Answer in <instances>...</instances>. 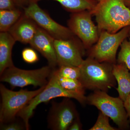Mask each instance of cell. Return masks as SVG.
<instances>
[{
	"instance_id": "obj_1",
	"label": "cell",
	"mask_w": 130,
	"mask_h": 130,
	"mask_svg": "<svg viewBox=\"0 0 130 130\" xmlns=\"http://www.w3.org/2000/svg\"><path fill=\"white\" fill-rule=\"evenodd\" d=\"M90 12L95 17L100 32L116 33L130 26V9L122 0H101Z\"/></svg>"
},
{
	"instance_id": "obj_2",
	"label": "cell",
	"mask_w": 130,
	"mask_h": 130,
	"mask_svg": "<svg viewBox=\"0 0 130 130\" xmlns=\"http://www.w3.org/2000/svg\"><path fill=\"white\" fill-rule=\"evenodd\" d=\"M113 65L106 62L101 63L88 57L79 67V80L85 89L107 92L116 85L112 73Z\"/></svg>"
},
{
	"instance_id": "obj_3",
	"label": "cell",
	"mask_w": 130,
	"mask_h": 130,
	"mask_svg": "<svg viewBox=\"0 0 130 130\" xmlns=\"http://www.w3.org/2000/svg\"><path fill=\"white\" fill-rule=\"evenodd\" d=\"M58 97L74 99L83 105L87 103V97L85 95L67 90L61 87L53 71L48 83L43 90L33 98L17 115L23 121L26 130H29V120L33 116L34 111L38 105Z\"/></svg>"
},
{
	"instance_id": "obj_4",
	"label": "cell",
	"mask_w": 130,
	"mask_h": 130,
	"mask_svg": "<svg viewBox=\"0 0 130 130\" xmlns=\"http://www.w3.org/2000/svg\"><path fill=\"white\" fill-rule=\"evenodd\" d=\"M45 86L36 90L21 89L14 91L7 89L2 84H0L1 98L0 107V123H8L16 119L19 112L36 95L43 90Z\"/></svg>"
},
{
	"instance_id": "obj_5",
	"label": "cell",
	"mask_w": 130,
	"mask_h": 130,
	"mask_svg": "<svg viewBox=\"0 0 130 130\" xmlns=\"http://www.w3.org/2000/svg\"><path fill=\"white\" fill-rule=\"evenodd\" d=\"M86 97L87 103L96 107L111 119L120 129H129L128 115L124 102L120 98L112 97L101 90L94 91Z\"/></svg>"
},
{
	"instance_id": "obj_6",
	"label": "cell",
	"mask_w": 130,
	"mask_h": 130,
	"mask_svg": "<svg viewBox=\"0 0 130 130\" xmlns=\"http://www.w3.org/2000/svg\"><path fill=\"white\" fill-rule=\"evenodd\" d=\"M54 70L49 66L33 70H22L13 66L0 75V81L9 84L12 88L29 85L41 88L47 85Z\"/></svg>"
},
{
	"instance_id": "obj_7",
	"label": "cell",
	"mask_w": 130,
	"mask_h": 130,
	"mask_svg": "<svg viewBox=\"0 0 130 130\" xmlns=\"http://www.w3.org/2000/svg\"><path fill=\"white\" fill-rule=\"evenodd\" d=\"M130 29L129 26L116 33L101 31L97 42L91 50L89 57L101 63L115 64L118 49L129 37Z\"/></svg>"
},
{
	"instance_id": "obj_8",
	"label": "cell",
	"mask_w": 130,
	"mask_h": 130,
	"mask_svg": "<svg viewBox=\"0 0 130 130\" xmlns=\"http://www.w3.org/2000/svg\"><path fill=\"white\" fill-rule=\"evenodd\" d=\"M92 16L88 10L72 13L68 21V28L86 48L95 44L100 36L99 29L93 23Z\"/></svg>"
},
{
	"instance_id": "obj_9",
	"label": "cell",
	"mask_w": 130,
	"mask_h": 130,
	"mask_svg": "<svg viewBox=\"0 0 130 130\" xmlns=\"http://www.w3.org/2000/svg\"><path fill=\"white\" fill-rule=\"evenodd\" d=\"M24 13L35 21L38 26L43 29L56 40H68L75 36L68 27L58 23L38 6L37 2H31L23 9Z\"/></svg>"
},
{
	"instance_id": "obj_10",
	"label": "cell",
	"mask_w": 130,
	"mask_h": 130,
	"mask_svg": "<svg viewBox=\"0 0 130 130\" xmlns=\"http://www.w3.org/2000/svg\"><path fill=\"white\" fill-rule=\"evenodd\" d=\"M65 98L60 102L52 101L47 118V126L53 130H68L79 115L76 106L71 100Z\"/></svg>"
},
{
	"instance_id": "obj_11",
	"label": "cell",
	"mask_w": 130,
	"mask_h": 130,
	"mask_svg": "<svg viewBox=\"0 0 130 130\" xmlns=\"http://www.w3.org/2000/svg\"><path fill=\"white\" fill-rule=\"evenodd\" d=\"M54 46L58 67L65 65L79 67L83 63V47L74 38L55 39Z\"/></svg>"
},
{
	"instance_id": "obj_12",
	"label": "cell",
	"mask_w": 130,
	"mask_h": 130,
	"mask_svg": "<svg viewBox=\"0 0 130 130\" xmlns=\"http://www.w3.org/2000/svg\"><path fill=\"white\" fill-rule=\"evenodd\" d=\"M55 39L43 29L38 26L37 31L29 44L44 56L48 66L53 69L58 66L54 46Z\"/></svg>"
},
{
	"instance_id": "obj_13",
	"label": "cell",
	"mask_w": 130,
	"mask_h": 130,
	"mask_svg": "<svg viewBox=\"0 0 130 130\" xmlns=\"http://www.w3.org/2000/svg\"><path fill=\"white\" fill-rule=\"evenodd\" d=\"M38 26L24 12L8 31L16 41L29 44L37 31Z\"/></svg>"
},
{
	"instance_id": "obj_14",
	"label": "cell",
	"mask_w": 130,
	"mask_h": 130,
	"mask_svg": "<svg viewBox=\"0 0 130 130\" xmlns=\"http://www.w3.org/2000/svg\"><path fill=\"white\" fill-rule=\"evenodd\" d=\"M16 42L8 31L0 33V75L8 68L14 66L12 50Z\"/></svg>"
},
{
	"instance_id": "obj_15",
	"label": "cell",
	"mask_w": 130,
	"mask_h": 130,
	"mask_svg": "<svg viewBox=\"0 0 130 130\" xmlns=\"http://www.w3.org/2000/svg\"><path fill=\"white\" fill-rule=\"evenodd\" d=\"M112 73L118 87L116 88L119 97L124 102L130 94V73L129 70L123 63L113 65Z\"/></svg>"
},
{
	"instance_id": "obj_16",
	"label": "cell",
	"mask_w": 130,
	"mask_h": 130,
	"mask_svg": "<svg viewBox=\"0 0 130 130\" xmlns=\"http://www.w3.org/2000/svg\"><path fill=\"white\" fill-rule=\"evenodd\" d=\"M42 0H32L38 2ZM58 2L65 9L72 13L88 10L90 11L97 3L92 0H53Z\"/></svg>"
},
{
	"instance_id": "obj_17",
	"label": "cell",
	"mask_w": 130,
	"mask_h": 130,
	"mask_svg": "<svg viewBox=\"0 0 130 130\" xmlns=\"http://www.w3.org/2000/svg\"><path fill=\"white\" fill-rule=\"evenodd\" d=\"M20 8L0 10V31H8L23 13Z\"/></svg>"
},
{
	"instance_id": "obj_18",
	"label": "cell",
	"mask_w": 130,
	"mask_h": 130,
	"mask_svg": "<svg viewBox=\"0 0 130 130\" xmlns=\"http://www.w3.org/2000/svg\"><path fill=\"white\" fill-rule=\"evenodd\" d=\"M54 73L58 83L63 88L81 94L85 95V89L79 79L62 77L58 76L55 73Z\"/></svg>"
},
{
	"instance_id": "obj_19",
	"label": "cell",
	"mask_w": 130,
	"mask_h": 130,
	"mask_svg": "<svg viewBox=\"0 0 130 130\" xmlns=\"http://www.w3.org/2000/svg\"><path fill=\"white\" fill-rule=\"evenodd\" d=\"M54 71L58 76L70 79H79L80 76L79 67L62 66L58 67L57 69H54Z\"/></svg>"
},
{
	"instance_id": "obj_20",
	"label": "cell",
	"mask_w": 130,
	"mask_h": 130,
	"mask_svg": "<svg viewBox=\"0 0 130 130\" xmlns=\"http://www.w3.org/2000/svg\"><path fill=\"white\" fill-rule=\"evenodd\" d=\"M118 63H123L130 70V38L124 40L118 55Z\"/></svg>"
},
{
	"instance_id": "obj_21",
	"label": "cell",
	"mask_w": 130,
	"mask_h": 130,
	"mask_svg": "<svg viewBox=\"0 0 130 130\" xmlns=\"http://www.w3.org/2000/svg\"><path fill=\"white\" fill-rule=\"evenodd\" d=\"M109 117L100 111L95 124L89 130H117L118 128L111 126L109 123Z\"/></svg>"
},
{
	"instance_id": "obj_22",
	"label": "cell",
	"mask_w": 130,
	"mask_h": 130,
	"mask_svg": "<svg viewBox=\"0 0 130 130\" xmlns=\"http://www.w3.org/2000/svg\"><path fill=\"white\" fill-rule=\"evenodd\" d=\"M22 57L24 61L29 64H33L39 60L37 53L33 48H26L22 51Z\"/></svg>"
},
{
	"instance_id": "obj_23",
	"label": "cell",
	"mask_w": 130,
	"mask_h": 130,
	"mask_svg": "<svg viewBox=\"0 0 130 130\" xmlns=\"http://www.w3.org/2000/svg\"><path fill=\"white\" fill-rule=\"evenodd\" d=\"M0 130H26V128L23 121L21 122L15 119L8 123H0Z\"/></svg>"
},
{
	"instance_id": "obj_24",
	"label": "cell",
	"mask_w": 130,
	"mask_h": 130,
	"mask_svg": "<svg viewBox=\"0 0 130 130\" xmlns=\"http://www.w3.org/2000/svg\"><path fill=\"white\" fill-rule=\"evenodd\" d=\"M18 8L13 0H0V10H11Z\"/></svg>"
},
{
	"instance_id": "obj_25",
	"label": "cell",
	"mask_w": 130,
	"mask_h": 130,
	"mask_svg": "<svg viewBox=\"0 0 130 130\" xmlns=\"http://www.w3.org/2000/svg\"><path fill=\"white\" fill-rule=\"evenodd\" d=\"M82 127L83 125L79 116L74 120L70 126L68 130H82Z\"/></svg>"
},
{
	"instance_id": "obj_26",
	"label": "cell",
	"mask_w": 130,
	"mask_h": 130,
	"mask_svg": "<svg viewBox=\"0 0 130 130\" xmlns=\"http://www.w3.org/2000/svg\"><path fill=\"white\" fill-rule=\"evenodd\" d=\"M32 0H13L16 6L19 8L23 9L31 2Z\"/></svg>"
},
{
	"instance_id": "obj_27",
	"label": "cell",
	"mask_w": 130,
	"mask_h": 130,
	"mask_svg": "<svg viewBox=\"0 0 130 130\" xmlns=\"http://www.w3.org/2000/svg\"><path fill=\"white\" fill-rule=\"evenodd\" d=\"M124 106L130 120V94L124 102Z\"/></svg>"
},
{
	"instance_id": "obj_28",
	"label": "cell",
	"mask_w": 130,
	"mask_h": 130,
	"mask_svg": "<svg viewBox=\"0 0 130 130\" xmlns=\"http://www.w3.org/2000/svg\"><path fill=\"white\" fill-rule=\"evenodd\" d=\"M127 7L130 9V0H122Z\"/></svg>"
},
{
	"instance_id": "obj_29",
	"label": "cell",
	"mask_w": 130,
	"mask_h": 130,
	"mask_svg": "<svg viewBox=\"0 0 130 130\" xmlns=\"http://www.w3.org/2000/svg\"><path fill=\"white\" fill-rule=\"evenodd\" d=\"M92 1H94L96 3H98L101 0H92Z\"/></svg>"
},
{
	"instance_id": "obj_30",
	"label": "cell",
	"mask_w": 130,
	"mask_h": 130,
	"mask_svg": "<svg viewBox=\"0 0 130 130\" xmlns=\"http://www.w3.org/2000/svg\"><path fill=\"white\" fill-rule=\"evenodd\" d=\"M129 38H130V29L129 31Z\"/></svg>"
}]
</instances>
